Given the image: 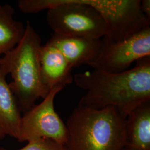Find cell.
Segmentation results:
<instances>
[{"instance_id": "1", "label": "cell", "mask_w": 150, "mask_h": 150, "mask_svg": "<svg viewBox=\"0 0 150 150\" xmlns=\"http://www.w3.org/2000/svg\"><path fill=\"white\" fill-rule=\"evenodd\" d=\"M74 82L87 91L78 106L113 107L126 118L136 108L150 101V56L137 61L134 68L122 72L94 70L77 74Z\"/></svg>"}, {"instance_id": "2", "label": "cell", "mask_w": 150, "mask_h": 150, "mask_svg": "<svg viewBox=\"0 0 150 150\" xmlns=\"http://www.w3.org/2000/svg\"><path fill=\"white\" fill-rule=\"evenodd\" d=\"M126 119L113 107L77 106L66 123L67 150H121L126 146Z\"/></svg>"}, {"instance_id": "3", "label": "cell", "mask_w": 150, "mask_h": 150, "mask_svg": "<svg viewBox=\"0 0 150 150\" xmlns=\"http://www.w3.org/2000/svg\"><path fill=\"white\" fill-rule=\"evenodd\" d=\"M41 38L27 21L21 41L10 52L0 57V69L10 74L9 85L21 112H27L40 98L48 95L43 89L40 71Z\"/></svg>"}, {"instance_id": "4", "label": "cell", "mask_w": 150, "mask_h": 150, "mask_svg": "<svg viewBox=\"0 0 150 150\" xmlns=\"http://www.w3.org/2000/svg\"><path fill=\"white\" fill-rule=\"evenodd\" d=\"M17 6L25 13L48 10L47 22L54 33L96 39L107 35L102 16L85 0H19Z\"/></svg>"}, {"instance_id": "5", "label": "cell", "mask_w": 150, "mask_h": 150, "mask_svg": "<svg viewBox=\"0 0 150 150\" xmlns=\"http://www.w3.org/2000/svg\"><path fill=\"white\" fill-rule=\"evenodd\" d=\"M102 16L107 28V40L117 42L147 27L150 18L140 9L141 0H85Z\"/></svg>"}, {"instance_id": "6", "label": "cell", "mask_w": 150, "mask_h": 150, "mask_svg": "<svg viewBox=\"0 0 150 150\" xmlns=\"http://www.w3.org/2000/svg\"><path fill=\"white\" fill-rule=\"evenodd\" d=\"M62 90L61 87L52 90L40 103L24 113L17 139L18 141L47 138L66 145L67 129L54 107V98Z\"/></svg>"}, {"instance_id": "7", "label": "cell", "mask_w": 150, "mask_h": 150, "mask_svg": "<svg viewBox=\"0 0 150 150\" xmlns=\"http://www.w3.org/2000/svg\"><path fill=\"white\" fill-rule=\"evenodd\" d=\"M100 54L90 66L94 70L116 74L129 69L131 64L150 56V26L120 42L102 38Z\"/></svg>"}, {"instance_id": "8", "label": "cell", "mask_w": 150, "mask_h": 150, "mask_svg": "<svg viewBox=\"0 0 150 150\" xmlns=\"http://www.w3.org/2000/svg\"><path fill=\"white\" fill-rule=\"evenodd\" d=\"M41 82L48 94L55 88L63 89L74 82L72 67L64 55L52 45H42L40 54Z\"/></svg>"}, {"instance_id": "9", "label": "cell", "mask_w": 150, "mask_h": 150, "mask_svg": "<svg viewBox=\"0 0 150 150\" xmlns=\"http://www.w3.org/2000/svg\"><path fill=\"white\" fill-rule=\"evenodd\" d=\"M48 42L57 48L72 68L90 66L97 59L102 48V38L65 36L53 33Z\"/></svg>"}, {"instance_id": "10", "label": "cell", "mask_w": 150, "mask_h": 150, "mask_svg": "<svg viewBox=\"0 0 150 150\" xmlns=\"http://www.w3.org/2000/svg\"><path fill=\"white\" fill-rule=\"evenodd\" d=\"M6 76L0 69V139L6 136L17 139L20 127L21 112L6 81Z\"/></svg>"}, {"instance_id": "11", "label": "cell", "mask_w": 150, "mask_h": 150, "mask_svg": "<svg viewBox=\"0 0 150 150\" xmlns=\"http://www.w3.org/2000/svg\"><path fill=\"white\" fill-rule=\"evenodd\" d=\"M126 146L132 150H150V101L136 108L126 119Z\"/></svg>"}, {"instance_id": "12", "label": "cell", "mask_w": 150, "mask_h": 150, "mask_svg": "<svg viewBox=\"0 0 150 150\" xmlns=\"http://www.w3.org/2000/svg\"><path fill=\"white\" fill-rule=\"evenodd\" d=\"M14 13L10 5L0 3V57L15 48L25 34V27L15 20Z\"/></svg>"}, {"instance_id": "13", "label": "cell", "mask_w": 150, "mask_h": 150, "mask_svg": "<svg viewBox=\"0 0 150 150\" xmlns=\"http://www.w3.org/2000/svg\"><path fill=\"white\" fill-rule=\"evenodd\" d=\"M0 150H6L0 149ZM17 150H67L65 145L47 138H40L28 142L26 146Z\"/></svg>"}, {"instance_id": "14", "label": "cell", "mask_w": 150, "mask_h": 150, "mask_svg": "<svg viewBox=\"0 0 150 150\" xmlns=\"http://www.w3.org/2000/svg\"><path fill=\"white\" fill-rule=\"evenodd\" d=\"M140 9L145 16L150 18V1L142 0L141 1Z\"/></svg>"}, {"instance_id": "15", "label": "cell", "mask_w": 150, "mask_h": 150, "mask_svg": "<svg viewBox=\"0 0 150 150\" xmlns=\"http://www.w3.org/2000/svg\"><path fill=\"white\" fill-rule=\"evenodd\" d=\"M121 150H131V149H129V148H128V147H125L124 148H123Z\"/></svg>"}]
</instances>
